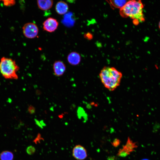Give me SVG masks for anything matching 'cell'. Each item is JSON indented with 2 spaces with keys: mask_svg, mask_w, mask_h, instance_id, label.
Listing matches in <instances>:
<instances>
[{
  "mask_svg": "<svg viewBox=\"0 0 160 160\" xmlns=\"http://www.w3.org/2000/svg\"><path fill=\"white\" fill-rule=\"evenodd\" d=\"M159 29L160 30V21H159Z\"/></svg>",
  "mask_w": 160,
  "mask_h": 160,
  "instance_id": "21",
  "label": "cell"
},
{
  "mask_svg": "<svg viewBox=\"0 0 160 160\" xmlns=\"http://www.w3.org/2000/svg\"><path fill=\"white\" fill-rule=\"evenodd\" d=\"M72 155L76 159L84 160L87 157V151L82 146L79 145H76L73 149Z\"/></svg>",
  "mask_w": 160,
  "mask_h": 160,
  "instance_id": "7",
  "label": "cell"
},
{
  "mask_svg": "<svg viewBox=\"0 0 160 160\" xmlns=\"http://www.w3.org/2000/svg\"><path fill=\"white\" fill-rule=\"evenodd\" d=\"M58 25V22L56 19L49 17L43 23V28L44 30L51 33L56 30Z\"/></svg>",
  "mask_w": 160,
  "mask_h": 160,
  "instance_id": "6",
  "label": "cell"
},
{
  "mask_svg": "<svg viewBox=\"0 0 160 160\" xmlns=\"http://www.w3.org/2000/svg\"><path fill=\"white\" fill-rule=\"evenodd\" d=\"M28 110L30 114H33L35 112V108L32 105H29L28 106Z\"/></svg>",
  "mask_w": 160,
  "mask_h": 160,
  "instance_id": "16",
  "label": "cell"
},
{
  "mask_svg": "<svg viewBox=\"0 0 160 160\" xmlns=\"http://www.w3.org/2000/svg\"><path fill=\"white\" fill-rule=\"evenodd\" d=\"M111 4L114 7L122 9L127 2L126 0H112L110 1Z\"/></svg>",
  "mask_w": 160,
  "mask_h": 160,
  "instance_id": "13",
  "label": "cell"
},
{
  "mask_svg": "<svg viewBox=\"0 0 160 160\" xmlns=\"http://www.w3.org/2000/svg\"><path fill=\"white\" fill-rule=\"evenodd\" d=\"M119 140L118 139H116L113 141L112 144L114 146H117L119 144Z\"/></svg>",
  "mask_w": 160,
  "mask_h": 160,
  "instance_id": "19",
  "label": "cell"
},
{
  "mask_svg": "<svg viewBox=\"0 0 160 160\" xmlns=\"http://www.w3.org/2000/svg\"><path fill=\"white\" fill-rule=\"evenodd\" d=\"M38 6L39 9L42 10H47L52 7L53 1L52 0H38L37 1Z\"/></svg>",
  "mask_w": 160,
  "mask_h": 160,
  "instance_id": "11",
  "label": "cell"
},
{
  "mask_svg": "<svg viewBox=\"0 0 160 160\" xmlns=\"http://www.w3.org/2000/svg\"><path fill=\"white\" fill-rule=\"evenodd\" d=\"M36 149L32 145L28 146L26 148V151L29 155H31L35 152Z\"/></svg>",
  "mask_w": 160,
  "mask_h": 160,
  "instance_id": "15",
  "label": "cell"
},
{
  "mask_svg": "<svg viewBox=\"0 0 160 160\" xmlns=\"http://www.w3.org/2000/svg\"><path fill=\"white\" fill-rule=\"evenodd\" d=\"M23 32L24 36L28 39H33L37 36L39 28L36 24L29 22L25 24L22 27Z\"/></svg>",
  "mask_w": 160,
  "mask_h": 160,
  "instance_id": "4",
  "label": "cell"
},
{
  "mask_svg": "<svg viewBox=\"0 0 160 160\" xmlns=\"http://www.w3.org/2000/svg\"><path fill=\"white\" fill-rule=\"evenodd\" d=\"M84 112L81 108H79L77 111V115L79 118H81L84 114Z\"/></svg>",
  "mask_w": 160,
  "mask_h": 160,
  "instance_id": "17",
  "label": "cell"
},
{
  "mask_svg": "<svg viewBox=\"0 0 160 160\" xmlns=\"http://www.w3.org/2000/svg\"><path fill=\"white\" fill-rule=\"evenodd\" d=\"M143 7V5L141 1H129L120 9L121 14L123 17L132 19L135 23H139L145 20Z\"/></svg>",
  "mask_w": 160,
  "mask_h": 160,
  "instance_id": "2",
  "label": "cell"
},
{
  "mask_svg": "<svg viewBox=\"0 0 160 160\" xmlns=\"http://www.w3.org/2000/svg\"><path fill=\"white\" fill-rule=\"evenodd\" d=\"M19 66L12 59L2 57L0 61V72L2 76L7 79H17L18 78L17 72Z\"/></svg>",
  "mask_w": 160,
  "mask_h": 160,
  "instance_id": "3",
  "label": "cell"
},
{
  "mask_svg": "<svg viewBox=\"0 0 160 160\" xmlns=\"http://www.w3.org/2000/svg\"><path fill=\"white\" fill-rule=\"evenodd\" d=\"M35 123L39 127H40L41 128H43V127L42 126L40 121L38 120L37 119H35Z\"/></svg>",
  "mask_w": 160,
  "mask_h": 160,
  "instance_id": "20",
  "label": "cell"
},
{
  "mask_svg": "<svg viewBox=\"0 0 160 160\" xmlns=\"http://www.w3.org/2000/svg\"><path fill=\"white\" fill-rule=\"evenodd\" d=\"M14 158L13 153L10 151H3L0 154V160H13Z\"/></svg>",
  "mask_w": 160,
  "mask_h": 160,
  "instance_id": "12",
  "label": "cell"
},
{
  "mask_svg": "<svg viewBox=\"0 0 160 160\" xmlns=\"http://www.w3.org/2000/svg\"><path fill=\"white\" fill-rule=\"evenodd\" d=\"M56 12L59 15H63L66 13L68 9V4L63 1H60L56 4L55 7Z\"/></svg>",
  "mask_w": 160,
  "mask_h": 160,
  "instance_id": "10",
  "label": "cell"
},
{
  "mask_svg": "<svg viewBox=\"0 0 160 160\" xmlns=\"http://www.w3.org/2000/svg\"><path fill=\"white\" fill-rule=\"evenodd\" d=\"M148 160L147 159H144V160Z\"/></svg>",
  "mask_w": 160,
  "mask_h": 160,
  "instance_id": "22",
  "label": "cell"
},
{
  "mask_svg": "<svg viewBox=\"0 0 160 160\" xmlns=\"http://www.w3.org/2000/svg\"><path fill=\"white\" fill-rule=\"evenodd\" d=\"M122 77V73L113 67H105L99 73L102 83L111 91L115 90L120 85Z\"/></svg>",
  "mask_w": 160,
  "mask_h": 160,
  "instance_id": "1",
  "label": "cell"
},
{
  "mask_svg": "<svg viewBox=\"0 0 160 160\" xmlns=\"http://www.w3.org/2000/svg\"><path fill=\"white\" fill-rule=\"evenodd\" d=\"M53 66L55 75L58 77L63 75L66 69L65 65L63 61L60 60L55 61Z\"/></svg>",
  "mask_w": 160,
  "mask_h": 160,
  "instance_id": "8",
  "label": "cell"
},
{
  "mask_svg": "<svg viewBox=\"0 0 160 160\" xmlns=\"http://www.w3.org/2000/svg\"><path fill=\"white\" fill-rule=\"evenodd\" d=\"M4 5L7 7L11 6L14 5L16 1L15 0H2L1 1Z\"/></svg>",
  "mask_w": 160,
  "mask_h": 160,
  "instance_id": "14",
  "label": "cell"
},
{
  "mask_svg": "<svg viewBox=\"0 0 160 160\" xmlns=\"http://www.w3.org/2000/svg\"><path fill=\"white\" fill-rule=\"evenodd\" d=\"M68 63L73 65H76L80 62L81 57L80 54L76 52H72L70 53L67 57Z\"/></svg>",
  "mask_w": 160,
  "mask_h": 160,
  "instance_id": "9",
  "label": "cell"
},
{
  "mask_svg": "<svg viewBox=\"0 0 160 160\" xmlns=\"http://www.w3.org/2000/svg\"><path fill=\"white\" fill-rule=\"evenodd\" d=\"M137 145L135 143L133 142L129 137H128L126 144L123 148L120 150L118 153L119 156H125L129 154L135 148H137Z\"/></svg>",
  "mask_w": 160,
  "mask_h": 160,
  "instance_id": "5",
  "label": "cell"
},
{
  "mask_svg": "<svg viewBox=\"0 0 160 160\" xmlns=\"http://www.w3.org/2000/svg\"><path fill=\"white\" fill-rule=\"evenodd\" d=\"M43 140V138L41 137L40 134L39 133L33 141L35 143L37 144L38 143H40V141Z\"/></svg>",
  "mask_w": 160,
  "mask_h": 160,
  "instance_id": "18",
  "label": "cell"
}]
</instances>
